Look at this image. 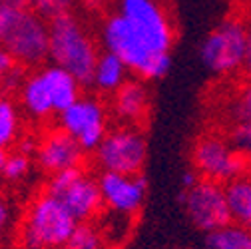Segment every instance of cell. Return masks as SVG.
Wrapping results in <instances>:
<instances>
[{
	"label": "cell",
	"instance_id": "3957f363",
	"mask_svg": "<svg viewBox=\"0 0 251 249\" xmlns=\"http://www.w3.org/2000/svg\"><path fill=\"white\" fill-rule=\"evenodd\" d=\"M78 222L68 207L48 192L36 196L24 211L18 245L22 249H64Z\"/></svg>",
	"mask_w": 251,
	"mask_h": 249
},
{
	"label": "cell",
	"instance_id": "30bf717a",
	"mask_svg": "<svg viewBox=\"0 0 251 249\" xmlns=\"http://www.w3.org/2000/svg\"><path fill=\"white\" fill-rule=\"evenodd\" d=\"M58 126L74 136L86 151H96L108 134L106 108L98 98L80 96L58 116Z\"/></svg>",
	"mask_w": 251,
	"mask_h": 249
},
{
	"label": "cell",
	"instance_id": "484cf974",
	"mask_svg": "<svg viewBox=\"0 0 251 249\" xmlns=\"http://www.w3.org/2000/svg\"><path fill=\"white\" fill-rule=\"evenodd\" d=\"M36 148H38V142L32 136H24L18 140V151L20 153H26V155L36 153Z\"/></svg>",
	"mask_w": 251,
	"mask_h": 249
},
{
	"label": "cell",
	"instance_id": "f1b7e54d",
	"mask_svg": "<svg viewBox=\"0 0 251 249\" xmlns=\"http://www.w3.org/2000/svg\"><path fill=\"white\" fill-rule=\"evenodd\" d=\"M0 6H8V8H24V6H30V0H0Z\"/></svg>",
	"mask_w": 251,
	"mask_h": 249
},
{
	"label": "cell",
	"instance_id": "7402d4cb",
	"mask_svg": "<svg viewBox=\"0 0 251 249\" xmlns=\"http://www.w3.org/2000/svg\"><path fill=\"white\" fill-rule=\"evenodd\" d=\"M231 118L235 124H251V82H247L231 100Z\"/></svg>",
	"mask_w": 251,
	"mask_h": 249
},
{
	"label": "cell",
	"instance_id": "7c38bea8",
	"mask_svg": "<svg viewBox=\"0 0 251 249\" xmlns=\"http://www.w3.org/2000/svg\"><path fill=\"white\" fill-rule=\"evenodd\" d=\"M86 149L80 142L66 130L52 128L40 140L36 148V162L46 174H58L70 168H80L84 164Z\"/></svg>",
	"mask_w": 251,
	"mask_h": 249
},
{
	"label": "cell",
	"instance_id": "d4e9b609",
	"mask_svg": "<svg viewBox=\"0 0 251 249\" xmlns=\"http://www.w3.org/2000/svg\"><path fill=\"white\" fill-rule=\"evenodd\" d=\"M243 74H245L247 82H251V18L247 20V54H245Z\"/></svg>",
	"mask_w": 251,
	"mask_h": 249
},
{
	"label": "cell",
	"instance_id": "4fadbf2b",
	"mask_svg": "<svg viewBox=\"0 0 251 249\" xmlns=\"http://www.w3.org/2000/svg\"><path fill=\"white\" fill-rule=\"evenodd\" d=\"M112 98H114L112 108L120 124L142 128L150 110V90L146 82L138 76L132 80H126L112 94Z\"/></svg>",
	"mask_w": 251,
	"mask_h": 249
},
{
	"label": "cell",
	"instance_id": "9c48e42d",
	"mask_svg": "<svg viewBox=\"0 0 251 249\" xmlns=\"http://www.w3.org/2000/svg\"><path fill=\"white\" fill-rule=\"evenodd\" d=\"M179 201L190 217V222L203 233L215 231L231 224V211L226 196V185L200 177L190 190H183Z\"/></svg>",
	"mask_w": 251,
	"mask_h": 249
},
{
	"label": "cell",
	"instance_id": "d6986e66",
	"mask_svg": "<svg viewBox=\"0 0 251 249\" xmlns=\"http://www.w3.org/2000/svg\"><path fill=\"white\" fill-rule=\"evenodd\" d=\"M64 249H110V247L104 239L102 229L96 224L82 222L76 225V229Z\"/></svg>",
	"mask_w": 251,
	"mask_h": 249
},
{
	"label": "cell",
	"instance_id": "ba28073f",
	"mask_svg": "<svg viewBox=\"0 0 251 249\" xmlns=\"http://www.w3.org/2000/svg\"><path fill=\"white\" fill-rule=\"evenodd\" d=\"M194 170L200 177L227 183L239 175L249 174V160L231 144L219 136H201L194 146Z\"/></svg>",
	"mask_w": 251,
	"mask_h": 249
},
{
	"label": "cell",
	"instance_id": "8992f818",
	"mask_svg": "<svg viewBox=\"0 0 251 249\" xmlns=\"http://www.w3.org/2000/svg\"><path fill=\"white\" fill-rule=\"evenodd\" d=\"M44 192L64 203L78 224L94 222L104 207L98 177H94L82 166L52 174Z\"/></svg>",
	"mask_w": 251,
	"mask_h": 249
},
{
	"label": "cell",
	"instance_id": "f546056e",
	"mask_svg": "<svg viewBox=\"0 0 251 249\" xmlns=\"http://www.w3.org/2000/svg\"><path fill=\"white\" fill-rule=\"evenodd\" d=\"M6 160H8L6 148H0V174H2V170H4V166H6Z\"/></svg>",
	"mask_w": 251,
	"mask_h": 249
},
{
	"label": "cell",
	"instance_id": "8fae6325",
	"mask_svg": "<svg viewBox=\"0 0 251 249\" xmlns=\"http://www.w3.org/2000/svg\"><path fill=\"white\" fill-rule=\"evenodd\" d=\"M104 207L124 215H136L146 199L148 181L142 174H116L102 172L98 177Z\"/></svg>",
	"mask_w": 251,
	"mask_h": 249
},
{
	"label": "cell",
	"instance_id": "e0dca14e",
	"mask_svg": "<svg viewBox=\"0 0 251 249\" xmlns=\"http://www.w3.org/2000/svg\"><path fill=\"white\" fill-rule=\"evenodd\" d=\"M226 196L231 211V220L251 229V174H245L227 181Z\"/></svg>",
	"mask_w": 251,
	"mask_h": 249
},
{
	"label": "cell",
	"instance_id": "2e32d148",
	"mask_svg": "<svg viewBox=\"0 0 251 249\" xmlns=\"http://www.w3.org/2000/svg\"><path fill=\"white\" fill-rule=\"evenodd\" d=\"M126 80H128V66L108 50L100 54L98 64L94 68L92 86L102 94H114Z\"/></svg>",
	"mask_w": 251,
	"mask_h": 249
},
{
	"label": "cell",
	"instance_id": "4316f807",
	"mask_svg": "<svg viewBox=\"0 0 251 249\" xmlns=\"http://www.w3.org/2000/svg\"><path fill=\"white\" fill-rule=\"evenodd\" d=\"M10 205H8V201L0 196V235H2V231L6 229V225H8V222H10Z\"/></svg>",
	"mask_w": 251,
	"mask_h": 249
},
{
	"label": "cell",
	"instance_id": "52a82bcc",
	"mask_svg": "<svg viewBox=\"0 0 251 249\" xmlns=\"http://www.w3.org/2000/svg\"><path fill=\"white\" fill-rule=\"evenodd\" d=\"M148 142L140 126H126L108 130L106 138L96 149V164L104 172L116 174H140L146 164Z\"/></svg>",
	"mask_w": 251,
	"mask_h": 249
},
{
	"label": "cell",
	"instance_id": "277c9868",
	"mask_svg": "<svg viewBox=\"0 0 251 249\" xmlns=\"http://www.w3.org/2000/svg\"><path fill=\"white\" fill-rule=\"evenodd\" d=\"M98 46L86 26L70 12L50 20V60L68 70L80 84H92L98 64Z\"/></svg>",
	"mask_w": 251,
	"mask_h": 249
},
{
	"label": "cell",
	"instance_id": "ffe728a7",
	"mask_svg": "<svg viewBox=\"0 0 251 249\" xmlns=\"http://www.w3.org/2000/svg\"><path fill=\"white\" fill-rule=\"evenodd\" d=\"M18 112L8 98H0V148H8L18 136Z\"/></svg>",
	"mask_w": 251,
	"mask_h": 249
},
{
	"label": "cell",
	"instance_id": "4dcf8cb0",
	"mask_svg": "<svg viewBox=\"0 0 251 249\" xmlns=\"http://www.w3.org/2000/svg\"><path fill=\"white\" fill-rule=\"evenodd\" d=\"M0 50H2V46H0Z\"/></svg>",
	"mask_w": 251,
	"mask_h": 249
},
{
	"label": "cell",
	"instance_id": "44dd1931",
	"mask_svg": "<svg viewBox=\"0 0 251 249\" xmlns=\"http://www.w3.org/2000/svg\"><path fill=\"white\" fill-rule=\"evenodd\" d=\"M76 0H30V8L46 20H54L62 14H70Z\"/></svg>",
	"mask_w": 251,
	"mask_h": 249
},
{
	"label": "cell",
	"instance_id": "5b68a950",
	"mask_svg": "<svg viewBox=\"0 0 251 249\" xmlns=\"http://www.w3.org/2000/svg\"><path fill=\"white\" fill-rule=\"evenodd\" d=\"M247 54V22L231 16L205 36L200 56L205 70L215 76H231L243 70Z\"/></svg>",
	"mask_w": 251,
	"mask_h": 249
},
{
	"label": "cell",
	"instance_id": "7a4b0ae2",
	"mask_svg": "<svg viewBox=\"0 0 251 249\" xmlns=\"http://www.w3.org/2000/svg\"><path fill=\"white\" fill-rule=\"evenodd\" d=\"M0 46L20 66H40L50 58V22L30 6H0Z\"/></svg>",
	"mask_w": 251,
	"mask_h": 249
},
{
	"label": "cell",
	"instance_id": "9a60e30c",
	"mask_svg": "<svg viewBox=\"0 0 251 249\" xmlns=\"http://www.w3.org/2000/svg\"><path fill=\"white\" fill-rule=\"evenodd\" d=\"M44 74V80L48 84V90L54 100V110L60 116L64 110H68L78 98H80V82L64 68H60L56 64H48L40 68Z\"/></svg>",
	"mask_w": 251,
	"mask_h": 249
},
{
	"label": "cell",
	"instance_id": "603a6c76",
	"mask_svg": "<svg viewBox=\"0 0 251 249\" xmlns=\"http://www.w3.org/2000/svg\"><path fill=\"white\" fill-rule=\"evenodd\" d=\"M28 170H30V160H28V155L16 151V153L8 155L6 166H4V170H2V175H4L6 179L16 181V179H22V177L28 174Z\"/></svg>",
	"mask_w": 251,
	"mask_h": 249
},
{
	"label": "cell",
	"instance_id": "6da1fadb",
	"mask_svg": "<svg viewBox=\"0 0 251 249\" xmlns=\"http://www.w3.org/2000/svg\"><path fill=\"white\" fill-rule=\"evenodd\" d=\"M174 38L172 20L158 0H118V12L102 26L104 48L142 80H160L170 72Z\"/></svg>",
	"mask_w": 251,
	"mask_h": 249
},
{
	"label": "cell",
	"instance_id": "83f0119b",
	"mask_svg": "<svg viewBox=\"0 0 251 249\" xmlns=\"http://www.w3.org/2000/svg\"><path fill=\"white\" fill-rule=\"evenodd\" d=\"M198 179H200V174H198L196 170H187V172L183 174V177H181L183 190H190V188H194V185L198 183Z\"/></svg>",
	"mask_w": 251,
	"mask_h": 249
},
{
	"label": "cell",
	"instance_id": "5bb4252c",
	"mask_svg": "<svg viewBox=\"0 0 251 249\" xmlns=\"http://www.w3.org/2000/svg\"><path fill=\"white\" fill-rule=\"evenodd\" d=\"M20 100H22L26 114L34 120H48L50 116L56 114L54 100H52V94L48 90L42 70L24 78L20 86Z\"/></svg>",
	"mask_w": 251,
	"mask_h": 249
},
{
	"label": "cell",
	"instance_id": "ac0fdd59",
	"mask_svg": "<svg viewBox=\"0 0 251 249\" xmlns=\"http://www.w3.org/2000/svg\"><path fill=\"white\" fill-rule=\"evenodd\" d=\"M205 245L207 249H251V229L231 222L205 233Z\"/></svg>",
	"mask_w": 251,
	"mask_h": 249
},
{
	"label": "cell",
	"instance_id": "cb8c5ba5",
	"mask_svg": "<svg viewBox=\"0 0 251 249\" xmlns=\"http://www.w3.org/2000/svg\"><path fill=\"white\" fill-rule=\"evenodd\" d=\"M229 140L251 164V124H235Z\"/></svg>",
	"mask_w": 251,
	"mask_h": 249
}]
</instances>
